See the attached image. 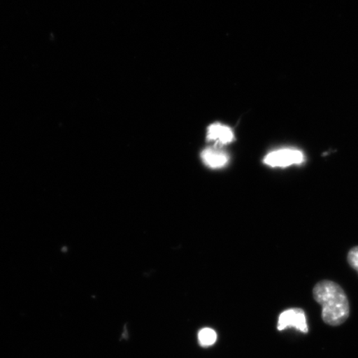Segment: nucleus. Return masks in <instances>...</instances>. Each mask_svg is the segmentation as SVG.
Returning a JSON list of instances; mask_svg holds the SVG:
<instances>
[{"instance_id": "7", "label": "nucleus", "mask_w": 358, "mask_h": 358, "mask_svg": "<svg viewBox=\"0 0 358 358\" xmlns=\"http://www.w3.org/2000/svg\"><path fill=\"white\" fill-rule=\"evenodd\" d=\"M348 262L349 265L358 272V246H355L348 252Z\"/></svg>"}, {"instance_id": "3", "label": "nucleus", "mask_w": 358, "mask_h": 358, "mask_svg": "<svg viewBox=\"0 0 358 358\" xmlns=\"http://www.w3.org/2000/svg\"><path fill=\"white\" fill-rule=\"evenodd\" d=\"M289 328H294L303 334L308 333L306 312L302 308H289L280 313L277 329L284 331Z\"/></svg>"}, {"instance_id": "4", "label": "nucleus", "mask_w": 358, "mask_h": 358, "mask_svg": "<svg viewBox=\"0 0 358 358\" xmlns=\"http://www.w3.org/2000/svg\"><path fill=\"white\" fill-rule=\"evenodd\" d=\"M201 159L207 166L212 169L225 167L229 162V157L217 147L208 148L201 155Z\"/></svg>"}, {"instance_id": "1", "label": "nucleus", "mask_w": 358, "mask_h": 358, "mask_svg": "<svg viewBox=\"0 0 358 358\" xmlns=\"http://www.w3.org/2000/svg\"><path fill=\"white\" fill-rule=\"evenodd\" d=\"M313 295L322 306V320L326 324L338 327L345 323L350 315V304L341 286L334 281H320L313 288Z\"/></svg>"}, {"instance_id": "5", "label": "nucleus", "mask_w": 358, "mask_h": 358, "mask_svg": "<svg viewBox=\"0 0 358 358\" xmlns=\"http://www.w3.org/2000/svg\"><path fill=\"white\" fill-rule=\"evenodd\" d=\"M234 133L230 127L220 123L213 124L208 129V140L219 145L230 144L234 141Z\"/></svg>"}, {"instance_id": "2", "label": "nucleus", "mask_w": 358, "mask_h": 358, "mask_svg": "<svg viewBox=\"0 0 358 358\" xmlns=\"http://www.w3.org/2000/svg\"><path fill=\"white\" fill-rule=\"evenodd\" d=\"M303 162L304 155L302 152L294 149L273 151L264 159V163L273 168H286L294 164H301Z\"/></svg>"}, {"instance_id": "6", "label": "nucleus", "mask_w": 358, "mask_h": 358, "mask_svg": "<svg viewBox=\"0 0 358 358\" xmlns=\"http://www.w3.org/2000/svg\"><path fill=\"white\" fill-rule=\"evenodd\" d=\"M217 334L211 329H201L199 334V340L201 346L209 347L217 341Z\"/></svg>"}]
</instances>
